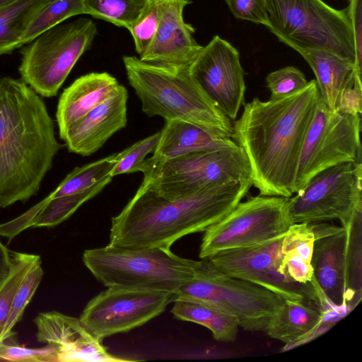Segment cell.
Here are the masks:
<instances>
[{
  "instance_id": "cell-18",
  "label": "cell",
  "mask_w": 362,
  "mask_h": 362,
  "mask_svg": "<svg viewBox=\"0 0 362 362\" xmlns=\"http://www.w3.org/2000/svg\"><path fill=\"white\" fill-rule=\"evenodd\" d=\"M34 322L37 341L56 347L59 362L127 361L110 354L79 318L49 311L39 313Z\"/></svg>"
},
{
  "instance_id": "cell-30",
  "label": "cell",
  "mask_w": 362,
  "mask_h": 362,
  "mask_svg": "<svg viewBox=\"0 0 362 362\" xmlns=\"http://www.w3.org/2000/svg\"><path fill=\"white\" fill-rule=\"evenodd\" d=\"M148 0H83L85 14L128 28L139 16Z\"/></svg>"
},
{
  "instance_id": "cell-33",
  "label": "cell",
  "mask_w": 362,
  "mask_h": 362,
  "mask_svg": "<svg viewBox=\"0 0 362 362\" xmlns=\"http://www.w3.org/2000/svg\"><path fill=\"white\" fill-rule=\"evenodd\" d=\"M160 137V132H156L117 153V162L111 172V176L143 172L146 157L154 152Z\"/></svg>"
},
{
  "instance_id": "cell-2",
  "label": "cell",
  "mask_w": 362,
  "mask_h": 362,
  "mask_svg": "<svg viewBox=\"0 0 362 362\" xmlns=\"http://www.w3.org/2000/svg\"><path fill=\"white\" fill-rule=\"evenodd\" d=\"M61 148L40 95L21 78L0 76V208L35 195Z\"/></svg>"
},
{
  "instance_id": "cell-41",
  "label": "cell",
  "mask_w": 362,
  "mask_h": 362,
  "mask_svg": "<svg viewBox=\"0 0 362 362\" xmlns=\"http://www.w3.org/2000/svg\"><path fill=\"white\" fill-rule=\"evenodd\" d=\"M14 1L15 0H0V8Z\"/></svg>"
},
{
  "instance_id": "cell-16",
  "label": "cell",
  "mask_w": 362,
  "mask_h": 362,
  "mask_svg": "<svg viewBox=\"0 0 362 362\" xmlns=\"http://www.w3.org/2000/svg\"><path fill=\"white\" fill-rule=\"evenodd\" d=\"M315 235L311 265L327 300L340 311L353 298L349 288L350 230L324 222L312 223ZM352 226V225H351Z\"/></svg>"
},
{
  "instance_id": "cell-34",
  "label": "cell",
  "mask_w": 362,
  "mask_h": 362,
  "mask_svg": "<svg viewBox=\"0 0 362 362\" xmlns=\"http://www.w3.org/2000/svg\"><path fill=\"white\" fill-rule=\"evenodd\" d=\"M160 0H148L136 20L127 28L141 57L151 44L159 26Z\"/></svg>"
},
{
  "instance_id": "cell-23",
  "label": "cell",
  "mask_w": 362,
  "mask_h": 362,
  "mask_svg": "<svg viewBox=\"0 0 362 362\" xmlns=\"http://www.w3.org/2000/svg\"><path fill=\"white\" fill-rule=\"evenodd\" d=\"M323 322L322 313L316 304L285 300L264 332L272 339L291 345L310 337Z\"/></svg>"
},
{
  "instance_id": "cell-38",
  "label": "cell",
  "mask_w": 362,
  "mask_h": 362,
  "mask_svg": "<svg viewBox=\"0 0 362 362\" xmlns=\"http://www.w3.org/2000/svg\"><path fill=\"white\" fill-rule=\"evenodd\" d=\"M352 28L356 67L359 73L362 69V0H349L346 8Z\"/></svg>"
},
{
  "instance_id": "cell-1",
  "label": "cell",
  "mask_w": 362,
  "mask_h": 362,
  "mask_svg": "<svg viewBox=\"0 0 362 362\" xmlns=\"http://www.w3.org/2000/svg\"><path fill=\"white\" fill-rule=\"evenodd\" d=\"M320 97L315 80L291 95L244 105L232 139L248 160L260 195L291 197L298 162Z\"/></svg>"
},
{
  "instance_id": "cell-21",
  "label": "cell",
  "mask_w": 362,
  "mask_h": 362,
  "mask_svg": "<svg viewBox=\"0 0 362 362\" xmlns=\"http://www.w3.org/2000/svg\"><path fill=\"white\" fill-rule=\"evenodd\" d=\"M313 69L320 95L332 110L337 111L344 91L361 86V74L350 61L329 52L308 50L299 53Z\"/></svg>"
},
{
  "instance_id": "cell-27",
  "label": "cell",
  "mask_w": 362,
  "mask_h": 362,
  "mask_svg": "<svg viewBox=\"0 0 362 362\" xmlns=\"http://www.w3.org/2000/svg\"><path fill=\"white\" fill-rule=\"evenodd\" d=\"M50 0H15L0 8V55L22 46L27 29Z\"/></svg>"
},
{
  "instance_id": "cell-24",
  "label": "cell",
  "mask_w": 362,
  "mask_h": 362,
  "mask_svg": "<svg viewBox=\"0 0 362 362\" xmlns=\"http://www.w3.org/2000/svg\"><path fill=\"white\" fill-rule=\"evenodd\" d=\"M315 240L312 223H293L284 235L281 245V272L291 281L300 284L311 282Z\"/></svg>"
},
{
  "instance_id": "cell-17",
  "label": "cell",
  "mask_w": 362,
  "mask_h": 362,
  "mask_svg": "<svg viewBox=\"0 0 362 362\" xmlns=\"http://www.w3.org/2000/svg\"><path fill=\"white\" fill-rule=\"evenodd\" d=\"M190 0H160L157 33L139 57L145 62L176 70H187L202 49L193 37L194 28L186 23L183 11Z\"/></svg>"
},
{
  "instance_id": "cell-12",
  "label": "cell",
  "mask_w": 362,
  "mask_h": 362,
  "mask_svg": "<svg viewBox=\"0 0 362 362\" xmlns=\"http://www.w3.org/2000/svg\"><path fill=\"white\" fill-rule=\"evenodd\" d=\"M361 115L330 110L320 95L301 151L294 194L319 172L345 162H361Z\"/></svg>"
},
{
  "instance_id": "cell-39",
  "label": "cell",
  "mask_w": 362,
  "mask_h": 362,
  "mask_svg": "<svg viewBox=\"0 0 362 362\" xmlns=\"http://www.w3.org/2000/svg\"><path fill=\"white\" fill-rule=\"evenodd\" d=\"M362 87L355 86L343 93L337 111L349 113L360 114L361 112Z\"/></svg>"
},
{
  "instance_id": "cell-7",
  "label": "cell",
  "mask_w": 362,
  "mask_h": 362,
  "mask_svg": "<svg viewBox=\"0 0 362 362\" xmlns=\"http://www.w3.org/2000/svg\"><path fill=\"white\" fill-rule=\"evenodd\" d=\"M143 183L160 197L177 199L209 187L252 180L243 150L188 153L169 159L146 158Z\"/></svg>"
},
{
  "instance_id": "cell-3",
  "label": "cell",
  "mask_w": 362,
  "mask_h": 362,
  "mask_svg": "<svg viewBox=\"0 0 362 362\" xmlns=\"http://www.w3.org/2000/svg\"><path fill=\"white\" fill-rule=\"evenodd\" d=\"M252 180L206 188L187 198L167 199L143 183L121 212L112 218L109 244L120 247H164L204 232L245 197Z\"/></svg>"
},
{
  "instance_id": "cell-8",
  "label": "cell",
  "mask_w": 362,
  "mask_h": 362,
  "mask_svg": "<svg viewBox=\"0 0 362 362\" xmlns=\"http://www.w3.org/2000/svg\"><path fill=\"white\" fill-rule=\"evenodd\" d=\"M97 34L96 25L86 18L42 33L21 52V79L42 97L55 96Z\"/></svg>"
},
{
  "instance_id": "cell-10",
  "label": "cell",
  "mask_w": 362,
  "mask_h": 362,
  "mask_svg": "<svg viewBox=\"0 0 362 362\" xmlns=\"http://www.w3.org/2000/svg\"><path fill=\"white\" fill-rule=\"evenodd\" d=\"M361 162H345L313 176L293 197L288 209L292 223L337 219L349 228L361 214Z\"/></svg>"
},
{
  "instance_id": "cell-9",
  "label": "cell",
  "mask_w": 362,
  "mask_h": 362,
  "mask_svg": "<svg viewBox=\"0 0 362 362\" xmlns=\"http://www.w3.org/2000/svg\"><path fill=\"white\" fill-rule=\"evenodd\" d=\"M175 294L176 298L194 299L221 310L249 332H264L285 300L264 287L222 272L208 258L202 271Z\"/></svg>"
},
{
  "instance_id": "cell-31",
  "label": "cell",
  "mask_w": 362,
  "mask_h": 362,
  "mask_svg": "<svg viewBox=\"0 0 362 362\" xmlns=\"http://www.w3.org/2000/svg\"><path fill=\"white\" fill-rule=\"evenodd\" d=\"M10 273L0 286V335L6 325L11 304L25 275L40 259L37 255L11 252Z\"/></svg>"
},
{
  "instance_id": "cell-14",
  "label": "cell",
  "mask_w": 362,
  "mask_h": 362,
  "mask_svg": "<svg viewBox=\"0 0 362 362\" xmlns=\"http://www.w3.org/2000/svg\"><path fill=\"white\" fill-rule=\"evenodd\" d=\"M283 237L252 246L221 251L208 259L222 272L264 287L284 300L317 303L312 282L296 283L281 273Z\"/></svg>"
},
{
  "instance_id": "cell-26",
  "label": "cell",
  "mask_w": 362,
  "mask_h": 362,
  "mask_svg": "<svg viewBox=\"0 0 362 362\" xmlns=\"http://www.w3.org/2000/svg\"><path fill=\"white\" fill-rule=\"evenodd\" d=\"M171 313L176 319L194 322L209 329L216 341H234L239 325L235 317L206 303L185 298L173 301Z\"/></svg>"
},
{
  "instance_id": "cell-35",
  "label": "cell",
  "mask_w": 362,
  "mask_h": 362,
  "mask_svg": "<svg viewBox=\"0 0 362 362\" xmlns=\"http://www.w3.org/2000/svg\"><path fill=\"white\" fill-rule=\"evenodd\" d=\"M308 81L298 68L288 66L269 73L266 76L270 99L284 97L306 86Z\"/></svg>"
},
{
  "instance_id": "cell-6",
  "label": "cell",
  "mask_w": 362,
  "mask_h": 362,
  "mask_svg": "<svg viewBox=\"0 0 362 362\" xmlns=\"http://www.w3.org/2000/svg\"><path fill=\"white\" fill-rule=\"evenodd\" d=\"M265 1L267 28L279 41L298 53L329 52L356 66L353 32L346 9H335L322 0Z\"/></svg>"
},
{
  "instance_id": "cell-5",
  "label": "cell",
  "mask_w": 362,
  "mask_h": 362,
  "mask_svg": "<svg viewBox=\"0 0 362 362\" xmlns=\"http://www.w3.org/2000/svg\"><path fill=\"white\" fill-rule=\"evenodd\" d=\"M85 266L98 281L108 287L174 293L203 269L205 259L181 257L170 248L120 247L107 245L86 250Z\"/></svg>"
},
{
  "instance_id": "cell-20",
  "label": "cell",
  "mask_w": 362,
  "mask_h": 362,
  "mask_svg": "<svg viewBox=\"0 0 362 362\" xmlns=\"http://www.w3.org/2000/svg\"><path fill=\"white\" fill-rule=\"evenodd\" d=\"M119 85L117 78L107 72H91L65 88L56 112L59 137L71 124L110 98Z\"/></svg>"
},
{
  "instance_id": "cell-13",
  "label": "cell",
  "mask_w": 362,
  "mask_h": 362,
  "mask_svg": "<svg viewBox=\"0 0 362 362\" xmlns=\"http://www.w3.org/2000/svg\"><path fill=\"white\" fill-rule=\"evenodd\" d=\"M175 298L168 291L108 287L87 303L79 319L90 334L102 340L146 323Z\"/></svg>"
},
{
  "instance_id": "cell-15",
  "label": "cell",
  "mask_w": 362,
  "mask_h": 362,
  "mask_svg": "<svg viewBox=\"0 0 362 362\" xmlns=\"http://www.w3.org/2000/svg\"><path fill=\"white\" fill-rule=\"evenodd\" d=\"M189 71L218 109L235 119L246 88L238 51L215 35L202 47Z\"/></svg>"
},
{
  "instance_id": "cell-40",
  "label": "cell",
  "mask_w": 362,
  "mask_h": 362,
  "mask_svg": "<svg viewBox=\"0 0 362 362\" xmlns=\"http://www.w3.org/2000/svg\"><path fill=\"white\" fill-rule=\"evenodd\" d=\"M11 268V252L0 240V286L8 276Z\"/></svg>"
},
{
  "instance_id": "cell-25",
  "label": "cell",
  "mask_w": 362,
  "mask_h": 362,
  "mask_svg": "<svg viewBox=\"0 0 362 362\" xmlns=\"http://www.w3.org/2000/svg\"><path fill=\"white\" fill-rule=\"evenodd\" d=\"M109 176L84 191L51 197L49 194L25 212V228L53 227L72 215L84 202L95 197L110 184Z\"/></svg>"
},
{
  "instance_id": "cell-22",
  "label": "cell",
  "mask_w": 362,
  "mask_h": 362,
  "mask_svg": "<svg viewBox=\"0 0 362 362\" xmlns=\"http://www.w3.org/2000/svg\"><path fill=\"white\" fill-rule=\"evenodd\" d=\"M165 121L158 146L151 156L155 159H169L192 153L239 146L232 139L214 136L192 123L180 119Z\"/></svg>"
},
{
  "instance_id": "cell-28",
  "label": "cell",
  "mask_w": 362,
  "mask_h": 362,
  "mask_svg": "<svg viewBox=\"0 0 362 362\" xmlns=\"http://www.w3.org/2000/svg\"><path fill=\"white\" fill-rule=\"evenodd\" d=\"M116 162L117 153H115L81 167H76L49 196L57 197L89 189L104 178L111 176Z\"/></svg>"
},
{
  "instance_id": "cell-37",
  "label": "cell",
  "mask_w": 362,
  "mask_h": 362,
  "mask_svg": "<svg viewBox=\"0 0 362 362\" xmlns=\"http://www.w3.org/2000/svg\"><path fill=\"white\" fill-rule=\"evenodd\" d=\"M233 16L238 19L262 24L268 28L265 0H225Z\"/></svg>"
},
{
  "instance_id": "cell-11",
  "label": "cell",
  "mask_w": 362,
  "mask_h": 362,
  "mask_svg": "<svg viewBox=\"0 0 362 362\" xmlns=\"http://www.w3.org/2000/svg\"><path fill=\"white\" fill-rule=\"evenodd\" d=\"M288 198L259 194L240 202L224 218L204 231L199 258L284 236L293 224L288 214Z\"/></svg>"
},
{
  "instance_id": "cell-4",
  "label": "cell",
  "mask_w": 362,
  "mask_h": 362,
  "mask_svg": "<svg viewBox=\"0 0 362 362\" xmlns=\"http://www.w3.org/2000/svg\"><path fill=\"white\" fill-rule=\"evenodd\" d=\"M129 85L148 117L180 119L211 135L232 139L233 124L187 70L149 64L134 56L122 58Z\"/></svg>"
},
{
  "instance_id": "cell-36",
  "label": "cell",
  "mask_w": 362,
  "mask_h": 362,
  "mask_svg": "<svg viewBox=\"0 0 362 362\" xmlns=\"http://www.w3.org/2000/svg\"><path fill=\"white\" fill-rule=\"evenodd\" d=\"M0 359L11 361L59 362V351L52 346L26 348L0 341Z\"/></svg>"
},
{
  "instance_id": "cell-32",
  "label": "cell",
  "mask_w": 362,
  "mask_h": 362,
  "mask_svg": "<svg viewBox=\"0 0 362 362\" xmlns=\"http://www.w3.org/2000/svg\"><path fill=\"white\" fill-rule=\"evenodd\" d=\"M44 274L41 260H38L25 275L13 300L6 325L0 335V341L7 340L13 328L21 319L23 312L33 296Z\"/></svg>"
},
{
  "instance_id": "cell-19",
  "label": "cell",
  "mask_w": 362,
  "mask_h": 362,
  "mask_svg": "<svg viewBox=\"0 0 362 362\" xmlns=\"http://www.w3.org/2000/svg\"><path fill=\"white\" fill-rule=\"evenodd\" d=\"M127 88L119 85L106 100L71 124L60 136L69 152L89 156L127 122Z\"/></svg>"
},
{
  "instance_id": "cell-29",
  "label": "cell",
  "mask_w": 362,
  "mask_h": 362,
  "mask_svg": "<svg viewBox=\"0 0 362 362\" xmlns=\"http://www.w3.org/2000/svg\"><path fill=\"white\" fill-rule=\"evenodd\" d=\"M81 14H85L83 0H50L30 23L22 40V46L49 28Z\"/></svg>"
},
{
  "instance_id": "cell-42",
  "label": "cell",
  "mask_w": 362,
  "mask_h": 362,
  "mask_svg": "<svg viewBox=\"0 0 362 362\" xmlns=\"http://www.w3.org/2000/svg\"></svg>"
}]
</instances>
